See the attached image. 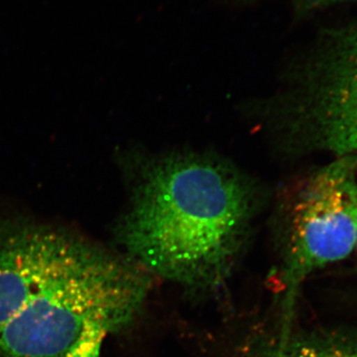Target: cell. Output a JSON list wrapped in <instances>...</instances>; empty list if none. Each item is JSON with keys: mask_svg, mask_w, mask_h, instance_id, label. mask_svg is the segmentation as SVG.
Here are the masks:
<instances>
[{"mask_svg": "<svg viewBox=\"0 0 357 357\" xmlns=\"http://www.w3.org/2000/svg\"><path fill=\"white\" fill-rule=\"evenodd\" d=\"M256 206L255 185L236 169L199 155H173L141 177L117 239L147 273L215 288L227 278Z\"/></svg>", "mask_w": 357, "mask_h": 357, "instance_id": "1", "label": "cell"}, {"mask_svg": "<svg viewBox=\"0 0 357 357\" xmlns=\"http://www.w3.org/2000/svg\"><path fill=\"white\" fill-rule=\"evenodd\" d=\"M148 278L129 258L109 253L88 271L56 282L0 331V357H64L93 323L119 332L139 312Z\"/></svg>", "mask_w": 357, "mask_h": 357, "instance_id": "2", "label": "cell"}, {"mask_svg": "<svg viewBox=\"0 0 357 357\" xmlns=\"http://www.w3.org/2000/svg\"><path fill=\"white\" fill-rule=\"evenodd\" d=\"M298 73L292 128L301 146L357 154V21L319 31Z\"/></svg>", "mask_w": 357, "mask_h": 357, "instance_id": "3", "label": "cell"}, {"mask_svg": "<svg viewBox=\"0 0 357 357\" xmlns=\"http://www.w3.org/2000/svg\"><path fill=\"white\" fill-rule=\"evenodd\" d=\"M285 280L294 290L312 272L356 250L357 154L335 157L296 184L284 204Z\"/></svg>", "mask_w": 357, "mask_h": 357, "instance_id": "4", "label": "cell"}, {"mask_svg": "<svg viewBox=\"0 0 357 357\" xmlns=\"http://www.w3.org/2000/svg\"><path fill=\"white\" fill-rule=\"evenodd\" d=\"M109 255L66 230L26 220L0 222V331L45 289Z\"/></svg>", "mask_w": 357, "mask_h": 357, "instance_id": "5", "label": "cell"}, {"mask_svg": "<svg viewBox=\"0 0 357 357\" xmlns=\"http://www.w3.org/2000/svg\"><path fill=\"white\" fill-rule=\"evenodd\" d=\"M269 357H357V330L333 328L285 338Z\"/></svg>", "mask_w": 357, "mask_h": 357, "instance_id": "6", "label": "cell"}, {"mask_svg": "<svg viewBox=\"0 0 357 357\" xmlns=\"http://www.w3.org/2000/svg\"><path fill=\"white\" fill-rule=\"evenodd\" d=\"M109 333L112 332L109 326L91 324L64 357H100L103 340Z\"/></svg>", "mask_w": 357, "mask_h": 357, "instance_id": "7", "label": "cell"}, {"mask_svg": "<svg viewBox=\"0 0 357 357\" xmlns=\"http://www.w3.org/2000/svg\"><path fill=\"white\" fill-rule=\"evenodd\" d=\"M291 1H292L294 13L298 17H305L321 9L330 8L333 6L357 4V0H291Z\"/></svg>", "mask_w": 357, "mask_h": 357, "instance_id": "8", "label": "cell"}, {"mask_svg": "<svg viewBox=\"0 0 357 357\" xmlns=\"http://www.w3.org/2000/svg\"><path fill=\"white\" fill-rule=\"evenodd\" d=\"M356 250L357 251V227H356Z\"/></svg>", "mask_w": 357, "mask_h": 357, "instance_id": "9", "label": "cell"}]
</instances>
